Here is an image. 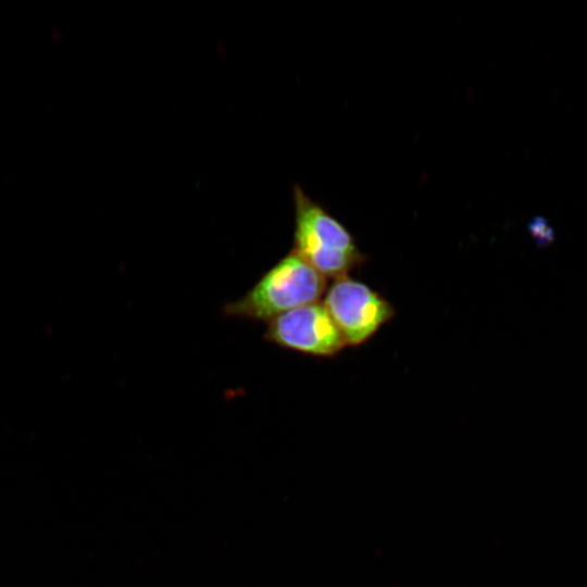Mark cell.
<instances>
[{
  "mask_svg": "<svg viewBox=\"0 0 587 587\" xmlns=\"http://www.w3.org/2000/svg\"><path fill=\"white\" fill-rule=\"evenodd\" d=\"M264 338L279 347L315 357H333L347 346L339 328L320 302L271 320Z\"/></svg>",
  "mask_w": 587,
  "mask_h": 587,
  "instance_id": "277c9868",
  "label": "cell"
},
{
  "mask_svg": "<svg viewBox=\"0 0 587 587\" xmlns=\"http://www.w3.org/2000/svg\"><path fill=\"white\" fill-rule=\"evenodd\" d=\"M322 303L350 346L370 339L395 315L384 297L348 275L335 278Z\"/></svg>",
  "mask_w": 587,
  "mask_h": 587,
  "instance_id": "3957f363",
  "label": "cell"
},
{
  "mask_svg": "<svg viewBox=\"0 0 587 587\" xmlns=\"http://www.w3.org/2000/svg\"><path fill=\"white\" fill-rule=\"evenodd\" d=\"M295 203L294 249L325 277L338 278L364 262L351 233L300 186L292 189Z\"/></svg>",
  "mask_w": 587,
  "mask_h": 587,
  "instance_id": "7a4b0ae2",
  "label": "cell"
},
{
  "mask_svg": "<svg viewBox=\"0 0 587 587\" xmlns=\"http://www.w3.org/2000/svg\"><path fill=\"white\" fill-rule=\"evenodd\" d=\"M325 289L326 277L291 250L223 311L228 316L270 322L290 310L320 302Z\"/></svg>",
  "mask_w": 587,
  "mask_h": 587,
  "instance_id": "6da1fadb",
  "label": "cell"
}]
</instances>
